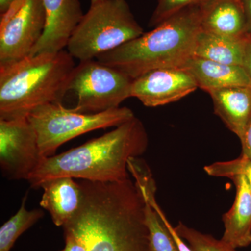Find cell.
Wrapping results in <instances>:
<instances>
[{
  "instance_id": "cell-4",
  "label": "cell",
  "mask_w": 251,
  "mask_h": 251,
  "mask_svg": "<svg viewBox=\"0 0 251 251\" xmlns=\"http://www.w3.org/2000/svg\"><path fill=\"white\" fill-rule=\"evenodd\" d=\"M75 67L65 50L29 55L0 67V119L27 117L42 105L62 103Z\"/></svg>"
},
{
  "instance_id": "cell-8",
  "label": "cell",
  "mask_w": 251,
  "mask_h": 251,
  "mask_svg": "<svg viewBox=\"0 0 251 251\" xmlns=\"http://www.w3.org/2000/svg\"><path fill=\"white\" fill-rule=\"evenodd\" d=\"M43 0H16L0 19V67L27 57L44 34Z\"/></svg>"
},
{
  "instance_id": "cell-15",
  "label": "cell",
  "mask_w": 251,
  "mask_h": 251,
  "mask_svg": "<svg viewBox=\"0 0 251 251\" xmlns=\"http://www.w3.org/2000/svg\"><path fill=\"white\" fill-rule=\"evenodd\" d=\"M201 29L229 37L247 35V20L241 0H207L203 3Z\"/></svg>"
},
{
  "instance_id": "cell-10",
  "label": "cell",
  "mask_w": 251,
  "mask_h": 251,
  "mask_svg": "<svg viewBox=\"0 0 251 251\" xmlns=\"http://www.w3.org/2000/svg\"><path fill=\"white\" fill-rule=\"evenodd\" d=\"M198 88L196 81L183 68H162L133 79L130 97L153 108L177 101Z\"/></svg>"
},
{
  "instance_id": "cell-21",
  "label": "cell",
  "mask_w": 251,
  "mask_h": 251,
  "mask_svg": "<svg viewBox=\"0 0 251 251\" xmlns=\"http://www.w3.org/2000/svg\"><path fill=\"white\" fill-rule=\"evenodd\" d=\"M204 171L210 176L229 178L236 175H243L247 179L251 192V161L244 155L232 161L216 162L206 166Z\"/></svg>"
},
{
  "instance_id": "cell-16",
  "label": "cell",
  "mask_w": 251,
  "mask_h": 251,
  "mask_svg": "<svg viewBox=\"0 0 251 251\" xmlns=\"http://www.w3.org/2000/svg\"><path fill=\"white\" fill-rule=\"evenodd\" d=\"M181 68L191 74L198 88L207 93L232 86L251 87L250 79L242 66L228 65L192 56Z\"/></svg>"
},
{
  "instance_id": "cell-2",
  "label": "cell",
  "mask_w": 251,
  "mask_h": 251,
  "mask_svg": "<svg viewBox=\"0 0 251 251\" xmlns=\"http://www.w3.org/2000/svg\"><path fill=\"white\" fill-rule=\"evenodd\" d=\"M148 135L136 117L99 138L58 155L44 157L29 177L31 187L53 178L68 176L94 182L130 179L128 162L148 149Z\"/></svg>"
},
{
  "instance_id": "cell-18",
  "label": "cell",
  "mask_w": 251,
  "mask_h": 251,
  "mask_svg": "<svg viewBox=\"0 0 251 251\" xmlns=\"http://www.w3.org/2000/svg\"><path fill=\"white\" fill-rule=\"evenodd\" d=\"M247 37V34L243 37H229L201 29L196 37L193 56L243 67Z\"/></svg>"
},
{
  "instance_id": "cell-11",
  "label": "cell",
  "mask_w": 251,
  "mask_h": 251,
  "mask_svg": "<svg viewBox=\"0 0 251 251\" xmlns=\"http://www.w3.org/2000/svg\"><path fill=\"white\" fill-rule=\"evenodd\" d=\"M46 13L44 34L29 55L57 52L67 48L69 39L83 18L79 0H43Z\"/></svg>"
},
{
  "instance_id": "cell-25",
  "label": "cell",
  "mask_w": 251,
  "mask_h": 251,
  "mask_svg": "<svg viewBox=\"0 0 251 251\" xmlns=\"http://www.w3.org/2000/svg\"><path fill=\"white\" fill-rule=\"evenodd\" d=\"M243 67L245 69L251 82V34H247Z\"/></svg>"
},
{
  "instance_id": "cell-22",
  "label": "cell",
  "mask_w": 251,
  "mask_h": 251,
  "mask_svg": "<svg viewBox=\"0 0 251 251\" xmlns=\"http://www.w3.org/2000/svg\"><path fill=\"white\" fill-rule=\"evenodd\" d=\"M206 1L207 0H158L150 19V25L156 27L181 10L194 5L202 4Z\"/></svg>"
},
{
  "instance_id": "cell-1",
  "label": "cell",
  "mask_w": 251,
  "mask_h": 251,
  "mask_svg": "<svg viewBox=\"0 0 251 251\" xmlns=\"http://www.w3.org/2000/svg\"><path fill=\"white\" fill-rule=\"evenodd\" d=\"M80 209L63 227L85 241L88 251H153L145 219V201L130 179L117 182L82 180Z\"/></svg>"
},
{
  "instance_id": "cell-29",
  "label": "cell",
  "mask_w": 251,
  "mask_h": 251,
  "mask_svg": "<svg viewBox=\"0 0 251 251\" xmlns=\"http://www.w3.org/2000/svg\"><path fill=\"white\" fill-rule=\"evenodd\" d=\"M67 251L65 250V249H63L62 251Z\"/></svg>"
},
{
  "instance_id": "cell-3",
  "label": "cell",
  "mask_w": 251,
  "mask_h": 251,
  "mask_svg": "<svg viewBox=\"0 0 251 251\" xmlns=\"http://www.w3.org/2000/svg\"><path fill=\"white\" fill-rule=\"evenodd\" d=\"M201 29V4L194 5L173 15L153 30L95 59L133 80L155 69L181 67L193 55Z\"/></svg>"
},
{
  "instance_id": "cell-14",
  "label": "cell",
  "mask_w": 251,
  "mask_h": 251,
  "mask_svg": "<svg viewBox=\"0 0 251 251\" xmlns=\"http://www.w3.org/2000/svg\"><path fill=\"white\" fill-rule=\"evenodd\" d=\"M214 112L240 138L251 121V87L232 86L209 91Z\"/></svg>"
},
{
  "instance_id": "cell-20",
  "label": "cell",
  "mask_w": 251,
  "mask_h": 251,
  "mask_svg": "<svg viewBox=\"0 0 251 251\" xmlns=\"http://www.w3.org/2000/svg\"><path fill=\"white\" fill-rule=\"evenodd\" d=\"M175 228L193 251H237L221 239L218 240L212 236L191 228L182 223H179Z\"/></svg>"
},
{
  "instance_id": "cell-19",
  "label": "cell",
  "mask_w": 251,
  "mask_h": 251,
  "mask_svg": "<svg viewBox=\"0 0 251 251\" xmlns=\"http://www.w3.org/2000/svg\"><path fill=\"white\" fill-rule=\"evenodd\" d=\"M27 193L23 197L17 213L0 227V251H11L18 238L44 216L41 209L27 210Z\"/></svg>"
},
{
  "instance_id": "cell-23",
  "label": "cell",
  "mask_w": 251,
  "mask_h": 251,
  "mask_svg": "<svg viewBox=\"0 0 251 251\" xmlns=\"http://www.w3.org/2000/svg\"><path fill=\"white\" fill-rule=\"evenodd\" d=\"M160 214H161L162 219H163V222L166 225L167 228H168L170 233L171 234L172 237L174 239L175 242L176 243L179 251H193L191 250V248L189 247V246L188 245L187 243L185 242L184 239L177 234V232L175 230V227L170 224L169 221L167 219L166 215L163 214L161 209H160Z\"/></svg>"
},
{
  "instance_id": "cell-17",
  "label": "cell",
  "mask_w": 251,
  "mask_h": 251,
  "mask_svg": "<svg viewBox=\"0 0 251 251\" xmlns=\"http://www.w3.org/2000/svg\"><path fill=\"white\" fill-rule=\"evenodd\" d=\"M145 201V224L150 234L153 251H179L160 214L156 201V185L148 168L139 170L133 175Z\"/></svg>"
},
{
  "instance_id": "cell-6",
  "label": "cell",
  "mask_w": 251,
  "mask_h": 251,
  "mask_svg": "<svg viewBox=\"0 0 251 251\" xmlns=\"http://www.w3.org/2000/svg\"><path fill=\"white\" fill-rule=\"evenodd\" d=\"M135 117L126 107L98 113H84L62 103H49L33 110L28 119L35 130L41 156H54L63 144L92 130L117 127Z\"/></svg>"
},
{
  "instance_id": "cell-7",
  "label": "cell",
  "mask_w": 251,
  "mask_h": 251,
  "mask_svg": "<svg viewBox=\"0 0 251 251\" xmlns=\"http://www.w3.org/2000/svg\"><path fill=\"white\" fill-rule=\"evenodd\" d=\"M133 79L97 59L75 66L69 86L77 97L74 109L84 113H98L120 108L130 98Z\"/></svg>"
},
{
  "instance_id": "cell-9",
  "label": "cell",
  "mask_w": 251,
  "mask_h": 251,
  "mask_svg": "<svg viewBox=\"0 0 251 251\" xmlns=\"http://www.w3.org/2000/svg\"><path fill=\"white\" fill-rule=\"evenodd\" d=\"M43 158L28 117L0 119V167L5 178L28 181Z\"/></svg>"
},
{
  "instance_id": "cell-5",
  "label": "cell",
  "mask_w": 251,
  "mask_h": 251,
  "mask_svg": "<svg viewBox=\"0 0 251 251\" xmlns=\"http://www.w3.org/2000/svg\"><path fill=\"white\" fill-rule=\"evenodd\" d=\"M126 0L91 4L73 33L67 51L80 62L95 59L144 34Z\"/></svg>"
},
{
  "instance_id": "cell-26",
  "label": "cell",
  "mask_w": 251,
  "mask_h": 251,
  "mask_svg": "<svg viewBox=\"0 0 251 251\" xmlns=\"http://www.w3.org/2000/svg\"><path fill=\"white\" fill-rule=\"evenodd\" d=\"M246 20H247V34H251V0H241Z\"/></svg>"
},
{
  "instance_id": "cell-13",
  "label": "cell",
  "mask_w": 251,
  "mask_h": 251,
  "mask_svg": "<svg viewBox=\"0 0 251 251\" xmlns=\"http://www.w3.org/2000/svg\"><path fill=\"white\" fill-rule=\"evenodd\" d=\"M229 179L236 187L233 205L223 216L224 233L221 240L234 249L251 244V192L245 176L236 175Z\"/></svg>"
},
{
  "instance_id": "cell-24",
  "label": "cell",
  "mask_w": 251,
  "mask_h": 251,
  "mask_svg": "<svg viewBox=\"0 0 251 251\" xmlns=\"http://www.w3.org/2000/svg\"><path fill=\"white\" fill-rule=\"evenodd\" d=\"M239 140L242 143V154L251 161V121Z\"/></svg>"
},
{
  "instance_id": "cell-28",
  "label": "cell",
  "mask_w": 251,
  "mask_h": 251,
  "mask_svg": "<svg viewBox=\"0 0 251 251\" xmlns=\"http://www.w3.org/2000/svg\"><path fill=\"white\" fill-rule=\"evenodd\" d=\"M100 1H103V0H91V4H96Z\"/></svg>"
},
{
  "instance_id": "cell-12",
  "label": "cell",
  "mask_w": 251,
  "mask_h": 251,
  "mask_svg": "<svg viewBox=\"0 0 251 251\" xmlns=\"http://www.w3.org/2000/svg\"><path fill=\"white\" fill-rule=\"evenodd\" d=\"M40 202L41 207L50 213L56 226L63 227L80 209L83 193L80 183L68 176L53 178L44 181Z\"/></svg>"
},
{
  "instance_id": "cell-27",
  "label": "cell",
  "mask_w": 251,
  "mask_h": 251,
  "mask_svg": "<svg viewBox=\"0 0 251 251\" xmlns=\"http://www.w3.org/2000/svg\"><path fill=\"white\" fill-rule=\"evenodd\" d=\"M16 0H0V14L6 13Z\"/></svg>"
}]
</instances>
